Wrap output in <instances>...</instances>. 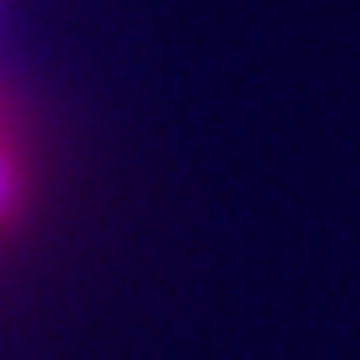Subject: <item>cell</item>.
<instances>
[{"label":"cell","instance_id":"6da1fadb","mask_svg":"<svg viewBox=\"0 0 360 360\" xmlns=\"http://www.w3.org/2000/svg\"><path fill=\"white\" fill-rule=\"evenodd\" d=\"M35 200V160H30V135L11 101L0 96V245H6Z\"/></svg>","mask_w":360,"mask_h":360}]
</instances>
